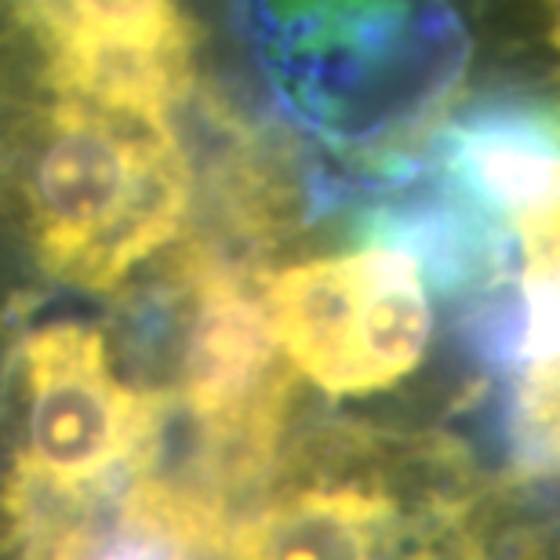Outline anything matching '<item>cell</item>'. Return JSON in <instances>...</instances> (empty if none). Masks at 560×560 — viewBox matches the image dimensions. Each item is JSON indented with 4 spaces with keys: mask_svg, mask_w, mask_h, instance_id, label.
<instances>
[{
    "mask_svg": "<svg viewBox=\"0 0 560 560\" xmlns=\"http://www.w3.org/2000/svg\"><path fill=\"white\" fill-rule=\"evenodd\" d=\"M194 197L178 114L114 106L0 66V215L40 273L117 291L183 241Z\"/></svg>",
    "mask_w": 560,
    "mask_h": 560,
    "instance_id": "1",
    "label": "cell"
},
{
    "mask_svg": "<svg viewBox=\"0 0 560 560\" xmlns=\"http://www.w3.org/2000/svg\"><path fill=\"white\" fill-rule=\"evenodd\" d=\"M26 433L8 488L19 528L84 506L150 474L172 400L125 383L103 328L55 320L22 339Z\"/></svg>",
    "mask_w": 560,
    "mask_h": 560,
    "instance_id": "2",
    "label": "cell"
},
{
    "mask_svg": "<svg viewBox=\"0 0 560 560\" xmlns=\"http://www.w3.org/2000/svg\"><path fill=\"white\" fill-rule=\"evenodd\" d=\"M167 270L175 357L164 394L197 422L222 477L252 480L273 463L295 386L266 320L262 280L200 241L175 248Z\"/></svg>",
    "mask_w": 560,
    "mask_h": 560,
    "instance_id": "3",
    "label": "cell"
},
{
    "mask_svg": "<svg viewBox=\"0 0 560 560\" xmlns=\"http://www.w3.org/2000/svg\"><path fill=\"white\" fill-rule=\"evenodd\" d=\"M425 266L378 237L259 273L273 342L328 397H375L416 372L433 339Z\"/></svg>",
    "mask_w": 560,
    "mask_h": 560,
    "instance_id": "4",
    "label": "cell"
},
{
    "mask_svg": "<svg viewBox=\"0 0 560 560\" xmlns=\"http://www.w3.org/2000/svg\"><path fill=\"white\" fill-rule=\"evenodd\" d=\"M226 560H474L463 506L372 447L291 466L226 524Z\"/></svg>",
    "mask_w": 560,
    "mask_h": 560,
    "instance_id": "5",
    "label": "cell"
},
{
    "mask_svg": "<svg viewBox=\"0 0 560 560\" xmlns=\"http://www.w3.org/2000/svg\"><path fill=\"white\" fill-rule=\"evenodd\" d=\"M266 51L302 109L342 120L357 95H378L394 73L452 81L444 0H259Z\"/></svg>",
    "mask_w": 560,
    "mask_h": 560,
    "instance_id": "6",
    "label": "cell"
},
{
    "mask_svg": "<svg viewBox=\"0 0 560 560\" xmlns=\"http://www.w3.org/2000/svg\"><path fill=\"white\" fill-rule=\"evenodd\" d=\"M226 524L215 495L142 474L40 524L26 560H226Z\"/></svg>",
    "mask_w": 560,
    "mask_h": 560,
    "instance_id": "7",
    "label": "cell"
},
{
    "mask_svg": "<svg viewBox=\"0 0 560 560\" xmlns=\"http://www.w3.org/2000/svg\"><path fill=\"white\" fill-rule=\"evenodd\" d=\"M521 288L513 328V441L532 469L560 474V211L517 230Z\"/></svg>",
    "mask_w": 560,
    "mask_h": 560,
    "instance_id": "8",
    "label": "cell"
}]
</instances>
